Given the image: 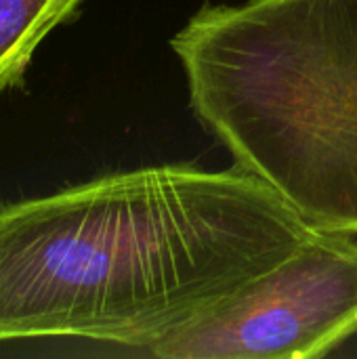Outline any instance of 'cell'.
<instances>
[{"mask_svg":"<svg viewBox=\"0 0 357 359\" xmlns=\"http://www.w3.org/2000/svg\"><path fill=\"white\" fill-rule=\"evenodd\" d=\"M357 334V242L311 229L278 265L147 353L160 359L324 358Z\"/></svg>","mask_w":357,"mask_h":359,"instance_id":"obj_3","label":"cell"},{"mask_svg":"<svg viewBox=\"0 0 357 359\" xmlns=\"http://www.w3.org/2000/svg\"><path fill=\"white\" fill-rule=\"evenodd\" d=\"M86 0H0V95L25 88L42 40L74 21Z\"/></svg>","mask_w":357,"mask_h":359,"instance_id":"obj_4","label":"cell"},{"mask_svg":"<svg viewBox=\"0 0 357 359\" xmlns=\"http://www.w3.org/2000/svg\"><path fill=\"white\" fill-rule=\"evenodd\" d=\"M170 48L236 166L311 227L357 236V0L204 4Z\"/></svg>","mask_w":357,"mask_h":359,"instance_id":"obj_2","label":"cell"},{"mask_svg":"<svg viewBox=\"0 0 357 359\" xmlns=\"http://www.w3.org/2000/svg\"><path fill=\"white\" fill-rule=\"evenodd\" d=\"M311 229L238 166H145L0 204V343L69 337L149 351Z\"/></svg>","mask_w":357,"mask_h":359,"instance_id":"obj_1","label":"cell"}]
</instances>
